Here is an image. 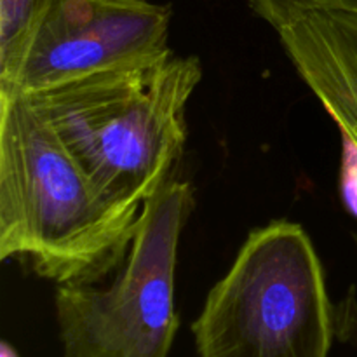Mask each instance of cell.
<instances>
[{
	"instance_id": "11",
	"label": "cell",
	"mask_w": 357,
	"mask_h": 357,
	"mask_svg": "<svg viewBox=\"0 0 357 357\" xmlns=\"http://www.w3.org/2000/svg\"><path fill=\"white\" fill-rule=\"evenodd\" d=\"M0 357H20L17 351L9 344V342H2L0 345Z\"/></svg>"
},
{
	"instance_id": "3",
	"label": "cell",
	"mask_w": 357,
	"mask_h": 357,
	"mask_svg": "<svg viewBox=\"0 0 357 357\" xmlns=\"http://www.w3.org/2000/svg\"><path fill=\"white\" fill-rule=\"evenodd\" d=\"M199 357H328L338 337L321 258L300 223L251 230L192 324Z\"/></svg>"
},
{
	"instance_id": "4",
	"label": "cell",
	"mask_w": 357,
	"mask_h": 357,
	"mask_svg": "<svg viewBox=\"0 0 357 357\" xmlns=\"http://www.w3.org/2000/svg\"><path fill=\"white\" fill-rule=\"evenodd\" d=\"M195 208L190 181L173 176L143 204L121 267L108 284L58 286L63 357H169L181 232Z\"/></svg>"
},
{
	"instance_id": "1",
	"label": "cell",
	"mask_w": 357,
	"mask_h": 357,
	"mask_svg": "<svg viewBox=\"0 0 357 357\" xmlns=\"http://www.w3.org/2000/svg\"><path fill=\"white\" fill-rule=\"evenodd\" d=\"M142 209L108 197L26 96L0 91V260L56 288L107 281Z\"/></svg>"
},
{
	"instance_id": "5",
	"label": "cell",
	"mask_w": 357,
	"mask_h": 357,
	"mask_svg": "<svg viewBox=\"0 0 357 357\" xmlns=\"http://www.w3.org/2000/svg\"><path fill=\"white\" fill-rule=\"evenodd\" d=\"M171 7L149 0H56L0 91L35 96L169 54Z\"/></svg>"
},
{
	"instance_id": "9",
	"label": "cell",
	"mask_w": 357,
	"mask_h": 357,
	"mask_svg": "<svg viewBox=\"0 0 357 357\" xmlns=\"http://www.w3.org/2000/svg\"><path fill=\"white\" fill-rule=\"evenodd\" d=\"M340 185L345 206L357 218V143L347 136H342Z\"/></svg>"
},
{
	"instance_id": "7",
	"label": "cell",
	"mask_w": 357,
	"mask_h": 357,
	"mask_svg": "<svg viewBox=\"0 0 357 357\" xmlns=\"http://www.w3.org/2000/svg\"><path fill=\"white\" fill-rule=\"evenodd\" d=\"M56 0H0V75L9 72Z\"/></svg>"
},
{
	"instance_id": "6",
	"label": "cell",
	"mask_w": 357,
	"mask_h": 357,
	"mask_svg": "<svg viewBox=\"0 0 357 357\" xmlns=\"http://www.w3.org/2000/svg\"><path fill=\"white\" fill-rule=\"evenodd\" d=\"M278 37L340 136L357 143V0H330L300 10Z\"/></svg>"
},
{
	"instance_id": "10",
	"label": "cell",
	"mask_w": 357,
	"mask_h": 357,
	"mask_svg": "<svg viewBox=\"0 0 357 357\" xmlns=\"http://www.w3.org/2000/svg\"><path fill=\"white\" fill-rule=\"evenodd\" d=\"M357 246V236H356ZM338 337L344 340H357V298L344 302L337 307Z\"/></svg>"
},
{
	"instance_id": "8",
	"label": "cell",
	"mask_w": 357,
	"mask_h": 357,
	"mask_svg": "<svg viewBox=\"0 0 357 357\" xmlns=\"http://www.w3.org/2000/svg\"><path fill=\"white\" fill-rule=\"evenodd\" d=\"M330 0H248L251 10L258 17L271 24L275 31L286 23L291 16L303 9L321 6Z\"/></svg>"
},
{
	"instance_id": "2",
	"label": "cell",
	"mask_w": 357,
	"mask_h": 357,
	"mask_svg": "<svg viewBox=\"0 0 357 357\" xmlns=\"http://www.w3.org/2000/svg\"><path fill=\"white\" fill-rule=\"evenodd\" d=\"M201 79L197 56L169 52L26 98L108 197L143 208L174 176Z\"/></svg>"
}]
</instances>
